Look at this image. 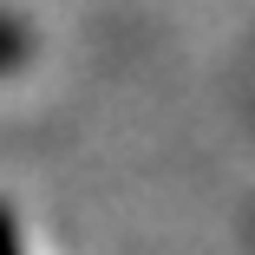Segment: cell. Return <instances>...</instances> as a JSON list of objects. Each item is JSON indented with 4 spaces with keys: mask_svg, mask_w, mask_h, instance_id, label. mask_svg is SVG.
<instances>
[{
    "mask_svg": "<svg viewBox=\"0 0 255 255\" xmlns=\"http://www.w3.org/2000/svg\"><path fill=\"white\" fill-rule=\"evenodd\" d=\"M33 26L20 20V13H0V72H13V66H26L33 59Z\"/></svg>",
    "mask_w": 255,
    "mask_h": 255,
    "instance_id": "6da1fadb",
    "label": "cell"
}]
</instances>
